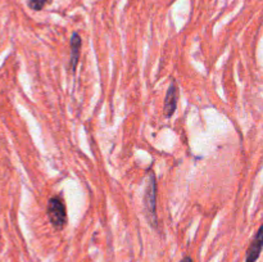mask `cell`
Wrapping results in <instances>:
<instances>
[{
	"instance_id": "6da1fadb",
	"label": "cell",
	"mask_w": 263,
	"mask_h": 262,
	"mask_svg": "<svg viewBox=\"0 0 263 262\" xmlns=\"http://www.w3.org/2000/svg\"><path fill=\"white\" fill-rule=\"evenodd\" d=\"M157 182L153 171L149 174L148 181L145 185V193H144V211H145L146 218L153 228H157L158 220H157Z\"/></svg>"
},
{
	"instance_id": "7a4b0ae2",
	"label": "cell",
	"mask_w": 263,
	"mask_h": 262,
	"mask_svg": "<svg viewBox=\"0 0 263 262\" xmlns=\"http://www.w3.org/2000/svg\"><path fill=\"white\" fill-rule=\"evenodd\" d=\"M48 216L51 225L57 230H62L67 223V212L66 205L62 198L53 197L48 202Z\"/></svg>"
},
{
	"instance_id": "3957f363",
	"label": "cell",
	"mask_w": 263,
	"mask_h": 262,
	"mask_svg": "<svg viewBox=\"0 0 263 262\" xmlns=\"http://www.w3.org/2000/svg\"><path fill=\"white\" fill-rule=\"evenodd\" d=\"M263 249V223L259 226L258 231L256 233L254 238L252 239L248 249H247L246 262H257L259 258Z\"/></svg>"
},
{
	"instance_id": "277c9868",
	"label": "cell",
	"mask_w": 263,
	"mask_h": 262,
	"mask_svg": "<svg viewBox=\"0 0 263 262\" xmlns=\"http://www.w3.org/2000/svg\"><path fill=\"white\" fill-rule=\"evenodd\" d=\"M177 102H179V87H177L176 82L172 80L168 86V90H167L166 98H164L163 110L166 117H171L174 115L177 107Z\"/></svg>"
},
{
	"instance_id": "5b68a950",
	"label": "cell",
	"mask_w": 263,
	"mask_h": 262,
	"mask_svg": "<svg viewBox=\"0 0 263 262\" xmlns=\"http://www.w3.org/2000/svg\"><path fill=\"white\" fill-rule=\"evenodd\" d=\"M81 36L77 32L72 33L71 41H69V46H71V55H69V68L71 71L76 72L77 64H79L80 59V53H81Z\"/></svg>"
},
{
	"instance_id": "8992f818",
	"label": "cell",
	"mask_w": 263,
	"mask_h": 262,
	"mask_svg": "<svg viewBox=\"0 0 263 262\" xmlns=\"http://www.w3.org/2000/svg\"><path fill=\"white\" fill-rule=\"evenodd\" d=\"M48 2L49 0H28V7L32 10H41Z\"/></svg>"
},
{
	"instance_id": "52a82bcc",
	"label": "cell",
	"mask_w": 263,
	"mask_h": 262,
	"mask_svg": "<svg viewBox=\"0 0 263 262\" xmlns=\"http://www.w3.org/2000/svg\"><path fill=\"white\" fill-rule=\"evenodd\" d=\"M180 262H194V261H193V258H192V257L186 256V257H184V258H182L181 261H180Z\"/></svg>"
}]
</instances>
